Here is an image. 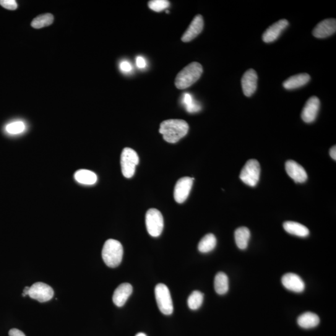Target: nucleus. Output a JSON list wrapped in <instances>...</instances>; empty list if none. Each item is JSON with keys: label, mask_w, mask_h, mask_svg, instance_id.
<instances>
[{"label": "nucleus", "mask_w": 336, "mask_h": 336, "mask_svg": "<svg viewBox=\"0 0 336 336\" xmlns=\"http://www.w3.org/2000/svg\"><path fill=\"white\" fill-rule=\"evenodd\" d=\"M189 125L183 120L170 119L161 122L160 132L163 139L168 143H175L186 136Z\"/></svg>", "instance_id": "nucleus-1"}, {"label": "nucleus", "mask_w": 336, "mask_h": 336, "mask_svg": "<svg viewBox=\"0 0 336 336\" xmlns=\"http://www.w3.org/2000/svg\"><path fill=\"white\" fill-rule=\"evenodd\" d=\"M202 72L201 64L197 62H191L177 75L175 79L176 87L181 90L191 87L200 79Z\"/></svg>", "instance_id": "nucleus-2"}, {"label": "nucleus", "mask_w": 336, "mask_h": 336, "mask_svg": "<svg viewBox=\"0 0 336 336\" xmlns=\"http://www.w3.org/2000/svg\"><path fill=\"white\" fill-rule=\"evenodd\" d=\"M123 255L124 249L121 242L114 239H109L105 242L101 252V256L108 267H118L121 264Z\"/></svg>", "instance_id": "nucleus-3"}, {"label": "nucleus", "mask_w": 336, "mask_h": 336, "mask_svg": "<svg viewBox=\"0 0 336 336\" xmlns=\"http://www.w3.org/2000/svg\"><path fill=\"white\" fill-rule=\"evenodd\" d=\"M155 298L158 308L163 314L171 315L173 312V304L170 291L165 284L160 283L156 286Z\"/></svg>", "instance_id": "nucleus-4"}, {"label": "nucleus", "mask_w": 336, "mask_h": 336, "mask_svg": "<svg viewBox=\"0 0 336 336\" xmlns=\"http://www.w3.org/2000/svg\"><path fill=\"white\" fill-rule=\"evenodd\" d=\"M121 163L123 175L127 178H132L139 163V155L132 148H124L121 155Z\"/></svg>", "instance_id": "nucleus-5"}, {"label": "nucleus", "mask_w": 336, "mask_h": 336, "mask_svg": "<svg viewBox=\"0 0 336 336\" xmlns=\"http://www.w3.org/2000/svg\"><path fill=\"white\" fill-rule=\"evenodd\" d=\"M260 175V166L259 161L256 160H250L242 169L240 178L248 186L255 187L259 181Z\"/></svg>", "instance_id": "nucleus-6"}, {"label": "nucleus", "mask_w": 336, "mask_h": 336, "mask_svg": "<svg viewBox=\"0 0 336 336\" xmlns=\"http://www.w3.org/2000/svg\"><path fill=\"white\" fill-rule=\"evenodd\" d=\"M145 221L148 233L151 236L157 238L161 235L164 228V219L160 211L156 209L148 210Z\"/></svg>", "instance_id": "nucleus-7"}, {"label": "nucleus", "mask_w": 336, "mask_h": 336, "mask_svg": "<svg viewBox=\"0 0 336 336\" xmlns=\"http://www.w3.org/2000/svg\"><path fill=\"white\" fill-rule=\"evenodd\" d=\"M28 296L41 303H44L53 298L54 290L50 286L46 283L37 282L31 286Z\"/></svg>", "instance_id": "nucleus-8"}, {"label": "nucleus", "mask_w": 336, "mask_h": 336, "mask_svg": "<svg viewBox=\"0 0 336 336\" xmlns=\"http://www.w3.org/2000/svg\"><path fill=\"white\" fill-rule=\"evenodd\" d=\"M194 179L190 177H183L176 182L174 190V197L177 202L181 204L188 197Z\"/></svg>", "instance_id": "nucleus-9"}, {"label": "nucleus", "mask_w": 336, "mask_h": 336, "mask_svg": "<svg viewBox=\"0 0 336 336\" xmlns=\"http://www.w3.org/2000/svg\"><path fill=\"white\" fill-rule=\"evenodd\" d=\"M284 287L293 292L299 293L303 292L305 289V283L299 275L293 273H288L281 278Z\"/></svg>", "instance_id": "nucleus-10"}, {"label": "nucleus", "mask_w": 336, "mask_h": 336, "mask_svg": "<svg viewBox=\"0 0 336 336\" xmlns=\"http://www.w3.org/2000/svg\"><path fill=\"white\" fill-rule=\"evenodd\" d=\"M320 108L319 99L313 96L309 98L304 106L301 113V118L306 123H312L316 120Z\"/></svg>", "instance_id": "nucleus-11"}, {"label": "nucleus", "mask_w": 336, "mask_h": 336, "mask_svg": "<svg viewBox=\"0 0 336 336\" xmlns=\"http://www.w3.org/2000/svg\"><path fill=\"white\" fill-rule=\"evenodd\" d=\"M286 173L297 183H303L308 179V174L303 166L293 160L286 161L285 164Z\"/></svg>", "instance_id": "nucleus-12"}, {"label": "nucleus", "mask_w": 336, "mask_h": 336, "mask_svg": "<svg viewBox=\"0 0 336 336\" xmlns=\"http://www.w3.org/2000/svg\"><path fill=\"white\" fill-rule=\"evenodd\" d=\"M258 75L254 69L247 70L242 78V87L244 95L251 97L257 88Z\"/></svg>", "instance_id": "nucleus-13"}, {"label": "nucleus", "mask_w": 336, "mask_h": 336, "mask_svg": "<svg viewBox=\"0 0 336 336\" xmlns=\"http://www.w3.org/2000/svg\"><path fill=\"white\" fill-rule=\"evenodd\" d=\"M335 31L336 20L331 18L319 23L312 31V35L316 38H325L332 35Z\"/></svg>", "instance_id": "nucleus-14"}, {"label": "nucleus", "mask_w": 336, "mask_h": 336, "mask_svg": "<svg viewBox=\"0 0 336 336\" xmlns=\"http://www.w3.org/2000/svg\"><path fill=\"white\" fill-rule=\"evenodd\" d=\"M289 23L286 20H281L272 25L263 34L262 40L269 43L277 40L281 33L288 27Z\"/></svg>", "instance_id": "nucleus-15"}, {"label": "nucleus", "mask_w": 336, "mask_h": 336, "mask_svg": "<svg viewBox=\"0 0 336 336\" xmlns=\"http://www.w3.org/2000/svg\"><path fill=\"white\" fill-rule=\"evenodd\" d=\"M204 20L202 16L200 15L196 16L186 32L182 35V41H183L184 43H188L193 40L202 32L204 28Z\"/></svg>", "instance_id": "nucleus-16"}, {"label": "nucleus", "mask_w": 336, "mask_h": 336, "mask_svg": "<svg viewBox=\"0 0 336 336\" xmlns=\"http://www.w3.org/2000/svg\"><path fill=\"white\" fill-rule=\"evenodd\" d=\"M133 287L130 283L121 284L115 290L113 295V302L117 306L122 307L126 304V301L131 295Z\"/></svg>", "instance_id": "nucleus-17"}, {"label": "nucleus", "mask_w": 336, "mask_h": 336, "mask_svg": "<svg viewBox=\"0 0 336 336\" xmlns=\"http://www.w3.org/2000/svg\"><path fill=\"white\" fill-rule=\"evenodd\" d=\"M310 79V75L306 73L293 75L283 82V85L285 89H296L308 84Z\"/></svg>", "instance_id": "nucleus-18"}, {"label": "nucleus", "mask_w": 336, "mask_h": 336, "mask_svg": "<svg viewBox=\"0 0 336 336\" xmlns=\"http://www.w3.org/2000/svg\"><path fill=\"white\" fill-rule=\"evenodd\" d=\"M297 322L301 327L308 329L317 327L319 324L320 319L316 314L311 312H306L298 317Z\"/></svg>", "instance_id": "nucleus-19"}, {"label": "nucleus", "mask_w": 336, "mask_h": 336, "mask_svg": "<svg viewBox=\"0 0 336 336\" xmlns=\"http://www.w3.org/2000/svg\"><path fill=\"white\" fill-rule=\"evenodd\" d=\"M283 228L286 233L300 238H306L309 235V229L306 226L293 221L284 222Z\"/></svg>", "instance_id": "nucleus-20"}, {"label": "nucleus", "mask_w": 336, "mask_h": 336, "mask_svg": "<svg viewBox=\"0 0 336 336\" xmlns=\"http://www.w3.org/2000/svg\"><path fill=\"white\" fill-rule=\"evenodd\" d=\"M235 241L237 246L241 250H245L249 246L251 239V232L246 227H241L235 231Z\"/></svg>", "instance_id": "nucleus-21"}, {"label": "nucleus", "mask_w": 336, "mask_h": 336, "mask_svg": "<svg viewBox=\"0 0 336 336\" xmlns=\"http://www.w3.org/2000/svg\"><path fill=\"white\" fill-rule=\"evenodd\" d=\"M74 178L79 183L85 185H93L97 181V175L93 172L87 169H80L75 172Z\"/></svg>", "instance_id": "nucleus-22"}, {"label": "nucleus", "mask_w": 336, "mask_h": 336, "mask_svg": "<svg viewBox=\"0 0 336 336\" xmlns=\"http://www.w3.org/2000/svg\"><path fill=\"white\" fill-rule=\"evenodd\" d=\"M229 288V278L223 272H218L214 279V289L216 293L223 295L228 292Z\"/></svg>", "instance_id": "nucleus-23"}, {"label": "nucleus", "mask_w": 336, "mask_h": 336, "mask_svg": "<svg viewBox=\"0 0 336 336\" xmlns=\"http://www.w3.org/2000/svg\"><path fill=\"white\" fill-rule=\"evenodd\" d=\"M217 244V239L212 234H207L205 236L198 245V250L203 254H206L212 251Z\"/></svg>", "instance_id": "nucleus-24"}, {"label": "nucleus", "mask_w": 336, "mask_h": 336, "mask_svg": "<svg viewBox=\"0 0 336 336\" xmlns=\"http://www.w3.org/2000/svg\"><path fill=\"white\" fill-rule=\"evenodd\" d=\"M54 16L51 14H46L38 16L31 22V27L35 29H41L49 27L53 24Z\"/></svg>", "instance_id": "nucleus-25"}, {"label": "nucleus", "mask_w": 336, "mask_h": 336, "mask_svg": "<svg viewBox=\"0 0 336 336\" xmlns=\"http://www.w3.org/2000/svg\"><path fill=\"white\" fill-rule=\"evenodd\" d=\"M182 103L189 113H196L201 110V106L194 100L191 94L189 93H184L182 98Z\"/></svg>", "instance_id": "nucleus-26"}, {"label": "nucleus", "mask_w": 336, "mask_h": 336, "mask_svg": "<svg viewBox=\"0 0 336 336\" xmlns=\"http://www.w3.org/2000/svg\"><path fill=\"white\" fill-rule=\"evenodd\" d=\"M204 301V294L199 291H194L187 299V305L192 310H197L202 306Z\"/></svg>", "instance_id": "nucleus-27"}, {"label": "nucleus", "mask_w": 336, "mask_h": 336, "mask_svg": "<svg viewBox=\"0 0 336 336\" xmlns=\"http://www.w3.org/2000/svg\"><path fill=\"white\" fill-rule=\"evenodd\" d=\"M148 5L153 11L161 12L168 9L170 3L167 0H152L148 2Z\"/></svg>", "instance_id": "nucleus-28"}, {"label": "nucleus", "mask_w": 336, "mask_h": 336, "mask_svg": "<svg viewBox=\"0 0 336 336\" xmlns=\"http://www.w3.org/2000/svg\"><path fill=\"white\" fill-rule=\"evenodd\" d=\"M25 126L22 122H15L8 125L6 130L10 134H19L24 132Z\"/></svg>", "instance_id": "nucleus-29"}, {"label": "nucleus", "mask_w": 336, "mask_h": 336, "mask_svg": "<svg viewBox=\"0 0 336 336\" xmlns=\"http://www.w3.org/2000/svg\"><path fill=\"white\" fill-rule=\"evenodd\" d=\"M0 5L4 9L9 10H15L18 8V4L15 0H0Z\"/></svg>", "instance_id": "nucleus-30"}, {"label": "nucleus", "mask_w": 336, "mask_h": 336, "mask_svg": "<svg viewBox=\"0 0 336 336\" xmlns=\"http://www.w3.org/2000/svg\"><path fill=\"white\" fill-rule=\"evenodd\" d=\"M120 67H121L122 71L125 72H129L132 70V65L127 61L122 62Z\"/></svg>", "instance_id": "nucleus-31"}, {"label": "nucleus", "mask_w": 336, "mask_h": 336, "mask_svg": "<svg viewBox=\"0 0 336 336\" xmlns=\"http://www.w3.org/2000/svg\"><path fill=\"white\" fill-rule=\"evenodd\" d=\"M137 66L140 69L145 68L146 66V61L143 57L139 56L137 58Z\"/></svg>", "instance_id": "nucleus-32"}, {"label": "nucleus", "mask_w": 336, "mask_h": 336, "mask_svg": "<svg viewBox=\"0 0 336 336\" xmlns=\"http://www.w3.org/2000/svg\"><path fill=\"white\" fill-rule=\"evenodd\" d=\"M9 336H26L22 330L18 329H12L9 331Z\"/></svg>", "instance_id": "nucleus-33"}, {"label": "nucleus", "mask_w": 336, "mask_h": 336, "mask_svg": "<svg viewBox=\"0 0 336 336\" xmlns=\"http://www.w3.org/2000/svg\"><path fill=\"white\" fill-rule=\"evenodd\" d=\"M330 156H331V158L333 160H336V147L334 146L331 148V149L330 150Z\"/></svg>", "instance_id": "nucleus-34"}, {"label": "nucleus", "mask_w": 336, "mask_h": 336, "mask_svg": "<svg viewBox=\"0 0 336 336\" xmlns=\"http://www.w3.org/2000/svg\"><path fill=\"white\" fill-rule=\"evenodd\" d=\"M30 287H28V286H27V287L25 288L23 293V296H28L29 291H30Z\"/></svg>", "instance_id": "nucleus-35"}, {"label": "nucleus", "mask_w": 336, "mask_h": 336, "mask_svg": "<svg viewBox=\"0 0 336 336\" xmlns=\"http://www.w3.org/2000/svg\"><path fill=\"white\" fill-rule=\"evenodd\" d=\"M135 336H147V335H146L145 334V333L140 332V333H138V334Z\"/></svg>", "instance_id": "nucleus-36"}]
</instances>
